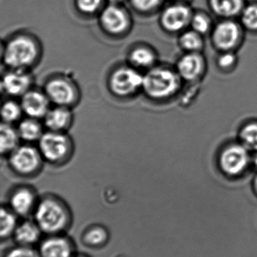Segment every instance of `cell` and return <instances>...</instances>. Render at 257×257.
Listing matches in <instances>:
<instances>
[{"instance_id": "1", "label": "cell", "mask_w": 257, "mask_h": 257, "mask_svg": "<svg viewBox=\"0 0 257 257\" xmlns=\"http://www.w3.org/2000/svg\"><path fill=\"white\" fill-rule=\"evenodd\" d=\"M33 220L45 235L63 234L69 225V211L63 199L52 193L40 196Z\"/></svg>"}, {"instance_id": "2", "label": "cell", "mask_w": 257, "mask_h": 257, "mask_svg": "<svg viewBox=\"0 0 257 257\" xmlns=\"http://www.w3.org/2000/svg\"><path fill=\"white\" fill-rule=\"evenodd\" d=\"M182 82L175 68L156 65L144 73L142 92L152 100L164 102L178 94Z\"/></svg>"}, {"instance_id": "3", "label": "cell", "mask_w": 257, "mask_h": 257, "mask_svg": "<svg viewBox=\"0 0 257 257\" xmlns=\"http://www.w3.org/2000/svg\"><path fill=\"white\" fill-rule=\"evenodd\" d=\"M37 147L45 163L54 166H64L75 152V145L68 133L45 130Z\"/></svg>"}, {"instance_id": "4", "label": "cell", "mask_w": 257, "mask_h": 257, "mask_svg": "<svg viewBox=\"0 0 257 257\" xmlns=\"http://www.w3.org/2000/svg\"><path fill=\"white\" fill-rule=\"evenodd\" d=\"M37 43L28 36L14 38L4 47L3 63L9 69L31 70L40 60Z\"/></svg>"}, {"instance_id": "5", "label": "cell", "mask_w": 257, "mask_h": 257, "mask_svg": "<svg viewBox=\"0 0 257 257\" xmlns=\"http://www.w3.org/2000/svg\"><path fill=\"white\" fill-rule=\"evenodd\" d=\"M7 157L11 170L21 178L37 176L45 164L39 148L33 144H20Z\"/></svg>"}, {"instance_id": "6", "label": "cell", "mask_w": 257, "mask_h": 257, "mask_svg": "<svg viewBox=\"0 0 257 257\" xmlns=\"http://www.w3.org/2000/svg\"><path fill=\"white\" fill-rule=\"evenodd\" d=\"M42 89L52 105L73 108L81 99V90L77 83L63 74L50 77L45 81Z\"/></svg>"}, {"instance_id": "7", "label": "cell", "mask_w": 257, "mask_h": 257, "mask_svg": "<svg viewBox=\"0 0 257 257\" xmlns=\"http://www.w3.org/2000/svg\"><path fill=\"white\" fill-rule=\"evenodd\" d=\"M144 73L130 64L118 66L110 74L108 84L116 97L126 99L142 92Z\"/></svg>"}, {"instance_id": "8", "label": "cell", "mask_w": 257, "mask_h": 257, "mask_svg": "<svg viewBox=\"0 0 257 257\" xmlns=\"http://www.w3.org/2000/svg\"><path fill=\"white\" fill-rule=\"evenodd\" d=\"M39 198L40 196L33 186L20 184L9 192L6 205L18 218H28L33 216Z\"/></svg>"}, {"instance_id": "9", "label": "cell", "mask_w": 257, "mask_h": 257, "mask_svg": "<svg viewBox=\"0 0 257 257\" xmlns=\"http://www.w3.org/2000/svg\"><path fill=\"white\" fill-rule=\"evenodd\" d=\"M1 79L5 93L11 98H21L34 84L31 70L26 69H9Z\"/></svg>"}, {"instance_id": "10", "label": "cell", "mask_w": 257, "mask_h": 257, "mask_svg": "<svg viewBox=\"0 0 257 257\" xmlns=\"http://www.w3.org/2000/svg\"><path fill=\"white\" fill-rule=\"evenodd\" d=\"M20 102L26 117L42 120L52 106L51 101L43 89L35 87L23 95L20 98Z\"/></svg>"}, {"instance_id": "11", "label": "cell", "mask_w": 257, "mask_h": 257, "mask_svg": "<svg viewBox=\"0 0 257 257\" xmlns=\"http://www.w3.org/2000/svg\"><path fill=\"white\" fill-rule=\"evenodd\" d=\"M43 232L33 217L19 219L12 239L15 244L37 247L44 237Z\"/></svg>"}, {"instance_id": "12", "label": "cell", "mask_w": 257, "mask_h": 257, "mask_svg": "<svg viewBox=\"0 0 257 257\" xmlns=\"http://www.w3.org/2000/svg\"><path fill=\"white\" fill-rule=\"evenodd\" d=\"M36 248L39 257H73L72 244L62 234L44 235Z\"/></svg>"}, {"instance_id": "13", "label": "cell", "mask_w": 257, "mask_h": 257, "mask_svg": "<svg viewBox=\"0 0 257 257\" xmlns=\"http://www.w3.org/2000/svg\"><path fill=\"white\" fill-rule=\"evenodd\" d=\"M205 67V61L200 54L188 52L179 59L175 69L183 81L193 82L201 78Z\"/></svg>"}, {"instance_id": "14", "label": "cell", "mask_w": 257, "mask_h": 257, "mask_svg": "<svg viewBox=\"0 0 257 257\" xmlns=\"http://www.w3.org/2000/svg\"><path fill=\"white\" fill-rule=\"evenodd\" d=\"M72 108L52 105L42 119L45 130L54 132L68 133L73 123Z\"/></svg>"}, {"instance_id": "15", "label": "cell", "mask_w": 257, "mask_h": 257, "mask_svg": "<svg viewBox=\"0 0 257 257\" xmlns=\"http://www.w3.org/2000/svg\"><path fill=\"white\" fill-rule=\"evenodd\" d=\"M248 154L245 148L241 146L230 147L222 154L220 165L222 169L229 175L240 173L247 166Z\"/></svg>"}, {"instance_id": "16", "label": "cell", "mask_w": 257, "mask_h": 257, "mask_svg": "<svg viewBox=\"0 0 257 257\" xmlns=\"http://www.w3.org/2000/svg\"><path fill=\"white\" fill-rule=\"evenodd\" d=\"M240 36L238 26L233 21L220 23L214 32V41L220 49L228 50L235 46Z\"/></svg>"}, {"instance_id": "17", "label": "cell", "mask_w": 257, "mask_h": 257, "mask_svg": "<svg viewBox=\"0 0 257 257\" xmlns=\"http://www.w3.org/2000/svg\"><path fill=\"white\" fill-rule=\"evenodd\" d=\"M33 117H23L17 125V131L21 142L24 143L37 144L45 132L43 122Z\"/></svg>"}, {"instance_id": "18", "label": "cell", "mask_w": 257, "mask_h": 257, "mask_svg": "<svg viewBox=\"0 0 257 257\" xmlns=\"http://www.w3.org/2000/svg\"><path fill=\"white\" fill-rule=\"evenodd\" d=\"M190 13L187 7L174 6L168 8L163 15V24L169 31H178L190 21Z\"/></svg>"}, {"instance_id": "19", "label": "cell", "mask_w": 257, "mask_h": 257, "mask_svg": "<svg viewBox=\"0 0 257 257\" xmlns=\"http://www.w3.org/2000/svg\"><path fill=\"white\" fill-rule=\"evenodd\" d=\"M157 54L152 50L145 47L135 48L128 55L130 66H133L141 72H147L152 69L157 65Z\"/></svg>"}, {"instance_id": "20", "label": "cell", "mask_w": 257, "mask_h": 257, "mask_svg": "<svg viewBox=\"0 0 257 257\" xmlns=\"http://www.w3.org/2000/svg\"><path fill=\"white\" fill-rule=\"evenodd\" d=\"M101 19L105 28L113 33H121L127 26L124 12L114 6H108L104 10Z\"/></svg>"}, {"instance_id": "21", "label": "cell", "mask_w": 257, "mask_h": 257, "mask_svg": "<svg viewBox=\"0 0 257 257\" xmlns=\"http://www.w3.org/2000/svg\"><path fill=\"white\" fill-rule=\"evenodd\" d=\"M20 144L16 127L0 120V157H8Z\"/></svg>"}, {"instance_id": "22", "label": "cell", "mask_w": 257, "mask_h": 257, "mask_svg": "<svg viewBox=\"0 0 257 257\" xmlns=\"http://www.w3.org/2000/svg\"><path fill=\"white\" fill-rule=\"evenodd\" d=\"M18 220V216L6 204H0V243L12 239Z\"/></svg>"}, {"instance_id": "23", "label": "cell", "mask_w": 257, "mask_h": 257, "mask_svg": "<svg viewBox=\"0 0 257 257\" xmlns=\"http://www.w3.org/2000/svg\"><path fill=\"white\" fill-rule=\"evenodd\" d=\"M24 115L20 101L14 98L6 99L0 103V120L9 124H18Z\"/></svg>"}, {"instance_id": "24", "label": "cell", "mask_w": 257, "mask_h": 257, "mask_svg": "<svg viewBox=\"0 0 257 257\" xmlns=\"http://www.w3.org/2000/svg\"><path fill=\"white\" fill-rule=\"evenodd\" d=\"M214 12L224 18L236 16L244 9L243 0H211Z\"/></svg>"}, {"instance_id": "25", "label": "cell", "mask_w": 257, "mask_h": 257, "mask_svg": "<svg viewBox=\"0 0 257 257\" xmlns=\"http://www.w3.org/2000/svg\"><path fill=\"white\" fill-rule=\"evenodd\" d=\"M181 46L188 52H197L202 48V38L195 31L187 32L180 39Z\"/></svg>"}, {"instance_id": "26", "label": "cell", "mask_w": 257, "mask_h": 257, "mask_svg": "<svg viewBox=\"0 0 257 257\" xmlns=\"http://www.w3.org/2000/svg\"><path fill=\"white\" fill-rule=\"evenodd\" d=\"M2 257H39L36 247L14 244L5 250Z\"/></svg>"}, {"instance_id": "27", "label": "cell", "mask_w": 257, "mask_h": 257, "mask_svg": "<svg viewBox=\"0 0 257 257\" xmlns=\"http://www.w3.org/2000/svg\"><path fill=\"white\" fill-rule=\"evenodd\" d=\"M241 22L246 28L257 30V6L250 5L241 11Z\"/></svg>"}, {"instance_id": "28", "label": "cell", "mask_w": 257, "mask_h": 257, "mask_svg": "<svg viewBox=\"0 0 257 257\" xmlns=\"http://www.w3.org/2000/svg\"><path fill=\"white\" fill-rule=\"evenodd\" d=\"M107 238L108 234L106 231L99 227L90 229L84 237L86 242L91 246L100 245L106 241Z\"/></svg>"}, {"instance_id": "29", "label": "cell", "mask_w": 257, "mask_h": 257, "mask_svg": "<svg viewBox=\"0 0 257 257\" xmlns=\"http://www.w3.org/2000/svg\"><path fill=\"white\" fill-rule=\"evenodd\" d=\"M243 142L249 148L257 150V125L250 124L246 126L241 133Z\"/></svg>"}, {"instance_id": "30", "label": "cell", "mask_w": 257, "mask_h": 257, "mask_svg": "<svg viewBox=\"0 0 257 257\" xmlns=\"http://www.w3.org/2000/svg\"><path fill=\"white\" fill-rule=\"evenodd\" d=\"M192 27L196 33H199V34H204L209 30V19L202 15H196L192 19Z\"/></svg>"}, {"instance_id": "31", "label": "cell", "mask_w": 257, "mask_h": 257, "mask_svg": "<svg viewBox=\"0 0 257 257\" xmlns=\"http://www.w3.org/2000/svg\"><path fill=\"white\" fill-rule=\"evenodd\" d=\"M102 0H78L79 9L86 13H92L99 8Z\"/></svg>"}, {"instance_id": "32", "label": "cell", "mask_w": 257, "mask_h": 257, "mask_svg": "<svg viewBox=\"0 0 257 257\" xmlns=\"http://www.w3.org/2000/svg\"><path fill=\"white\" fill-rule=\"evenodd\" d=\"M133 4L142 10H148L155 7L159 4L160 0H132Z\"/></svg>"}, {"instance_id": "33", "label": "cell", "mask_w": 257, "mask_h": 257, "mask_svg": "<svg viewBox=\"0 0 257 257\" xmlns=\"http://www.w3.org/2000/svg\"><path fill=\"white\" fill-rule=\"evenodd\" d=\"M235 61V56L232 54H223L219 59V64L222 67H228L230 66Z\"/></svg>"}, {"instance_id": "34", "label": "cell", "mask_w": 257, "mask_h": 257, "mask_svg": "<svg viewBox=\"0 0 257 257\" xmlns=\"http://www.w3.org/2000/svg\"><path fill=\"white\" fill-rule=\"evenodd\" d=\"M3 94H6V93H5L4 87H3L2 79L0 78V96H2Z\"/></svg>"}, {"instance_id": "35", "label": "cell", "mask_w": 257, "mask_h": 257, "mask_svg": "<svg viewBox=\"0 0 257 257\" xmlns=\"http://www.w3.org/2000/svg\"><path fill=\"white\" fill-rule=\"evenodd\" d=\"M3 54H4V48L0 45V61L3 60Z\"/></svg>"}, {"instance_id": "36", "label": "cell", "mask_w": 257, "mask_h": 257, "mask_svg": "<svg viewBox=\"0 0 257 257\" xmlns=\"http://www.w3.org/2000/svg\"><path fill=\"white\" fill-rule=\"evenodd\" d=\"M255 186H256V191H257V178H256V181H255Z\"/></svg>"}, {"instance_id": "37", "label": "cell", "mask_w": 257, "mask_h": 257, "mask_svg": "<svg viewBox=\"0 0 257 257\" xmlns=\"http://www.w3.org/2000/svg\"><path fill=\"white\" fill-rule=\"evenodd\" d=\"M255 163H256V165L257 166V156L256 157V158H255Z\"/></svg>"}, {"instance_id": "38", "label": "cell", "mask_w": 257, "mask_h": 257, "mask_svg": "<svg viewBox=\"0 0 257 257\" xmlns=\"http://www.w3.org/2000/svg\"><path fill=\"white\" fill-rule=\"evenodd\" d=\"M112 1H117V0H112Z\"/></svg>"}, {"instance_id": "39", "label": "cell", "mask_w": 257, "mask_h": 257, "mask_svg": "<svg viewBox=\"0 0 257 257\" xmlns=\"http://www.w3.org/2000/svg\"><path fill=\"white\" fill-rule=\"evenodd\" d=\"M80 257V256H79Z\"/></svg>"}]
</instances>
